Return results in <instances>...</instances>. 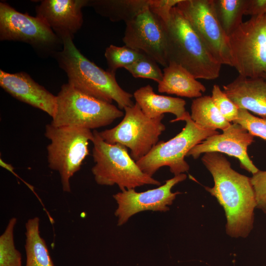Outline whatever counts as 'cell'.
Instances as JSON below:
<instances>
[{
	"instance_id": "obj_1",
	"label": "cell",
	"mask_w": 266,
	"mask_h": 266,
	"mask_svg": "<svg viewBox=\"0 0 266 266\" xmlns=\"http://www.w3.org/2000/svg\"><path fill=\"white\" fill-rule=\"evenodd\" d=\"M201 160L214 181L213 187H205V190L225 210L227 234L233 237H247L253 229L257 206L251 178L233 170L220 153H204Z\"/></svg>"
},
{
	"instance_id": "obj_2",
	"label": "cell",
	"mask_w": 266,
	"mask_h": 266,
	"mask_svg": "<svg viewBox=\"0 0 266 266\" xmlns=\"http://www.w3.org/2000/svg\"><path fill=\"white\" fill-rule=\"evenodd\" d=\"M63 47L56 54L59 66L66 74L68 83L89 96L111 103L115 101L120 109L132 106L133 95L117 83L115 74L97 66L76 48L73 39L62 40Z\"/></svg>"
},
{
	"instance_id": "obj_3",
	"label": "cell",
	"mask_w": 266,
	"mask_h": 266,
	"mask_svg": "<svg viewBox=\"0 0 266 266\" xmlns=\"http://www.w3.org/2000/svg\"><path fill=\"white\" fill-rule=\"evenodd\" d=\"M165 24L168 64L174 62L182 66L197 79L218 78L222 65L210 53L176 6L171 9Z\"/></svg>"
},
{
	"instance_id": "obj_4",
	"label": "cell",
	"mask_w": 266,
	"mask_h": 266,
	"mask_svg": "<svg viewBox=\"0 0 266 266\" xmlns=\"http://www.w3.org/2000/svg\"><path fill=\"white\" fill-rule=\"evenodd\" d=\"M92 168L96 183L100 185H117L122 191L145 185L160 186L161 183L144 173L129 154L127 147L105 142L96 130L93 132Z\"/></svg>"
},
{
	"instance_id": "obj_5",
	"label": "cell",
	"mask_w": 266,
	"mask_h": 266,
	"mask_svg": "<svg viewBox=\"0 0 266 266\" xmlns=\"http://www.w3.org/2000/svg\"><path fill=\"white\" fill-rule=\"evenodd\" d=\"M56 107L51 124L95 129L111 124L124 113L112 103L99 100L63 84L56 96Z\"/></svg>"
},
{
	"instance_id": "obj_6",
	"label": "cell",
	"mask_w": 266,
	"mask_h": 266,
	"mask_svg": "<svg viewBox=\"0 0 266 266\" xmlns=\"http://www.w3.org/2000/svg\"><path fill=\"white\" fill-rule=\"evenodd\" d=\"M45 136L50 140L47 147L48 166L59 172L63 190L70 192V178L89 154L88 145L94 139L93 132L83 128L57 127L50 123L45 126Z\"/></svg>"
},
{
	"instance_id": "obj_7",
	"label": "cell",
	"mask_w": 266,
	"mask_h": 266,
	"mask_svg": "<svg viewBox=\"0 0 266 266\" xmlns=\"http://www.w3.org/2000/svg\"><path fill=\"white\" fill-rule=\"evenodd\" d=\"M178 121L186 122L181 132L167 141L157 143L147 154L136 162L139 168L149 176L152 177L164 166H168L174 176L188 171L190 166L184 158L189 151L208 137L219 133L216 131L199 127L187 111L175 122Z\"/></svg>"
},
{
	"instance_id": "obj_8",
	"label": "cell",
	"mask_w": 266,
	"mask_h": 266,
	"mask_svg": "<svg viewBox=\"0 0 266 266\" xmlns=\"http://www.w3.org/2000/svg\"><path fill=\"white\" fill-rule=\"evenodd\" d=\"M124 109L125 115L121 122L99 134L108 143H119L129 148L131 157L136 162L158 143L160 135L166 129L162 123L164 115L149 118L136 102Z\"/></svg>"
},
{
	"instance_id": "obj_9",
	"label": "cell",
	"mask_w": 266,
	"mask_h": 266,
	"mask_svg": "<svg viewBox=\"0 0 266 266\" xmlns=\"http://www.w3.org/2000/svg\"><path fill=\"white\" fill-rule=\"evenodd\" d=\"M0 40L28 43L42 57H54L63 47V41L42 20L4 2H0Z\"/></svg>"
},
{
	"instance_id": "obj_10",
	"label": "cell",
	"mask_w": 266,
	"mask_h": 266,
	"mask_svg": "<svg viewBox=\"0 0 266 266\" xmlns=\"http://www.w3.org/2000/svg\"><path fill=\"white\" fill-rule=\"evenodd\" d=\"M233 66L239 75L261 77L266 72V15L253 16L229 36Z\"/></svg>"
},
{
	"instance_id": "obj_11",
	"label": "cell",
	"mask_w": 266,
	"mask_h": 266,
	"mask_svg": "<svg viewBox=\"0 0 266 266\" xmlns=\"http://www.w3.org/2000/svg\"><path fill=\"white\" fill-rule=\"evenodd\" d=\"M212 56L233 66L229 36L215 14L212 0H181L176 5Z\"/></svg>"
},
{
	"instance_id": "obj_12",
	"label": "cell",
	"mask_w": 266,
	"mask_h": 266,
	"mask_svg": "<svg viewBox=\"0 0 266 266\" xmlns=\"http://www.w3.org/2000/svg\"><path fill=\"white\" fill-rule=\"evenodd\" d=\"M125 23V45L143 52L158 64L167 66V33L163 20L148 6Z\"/></svg>"
},
{
	"instance_id": "obj_13",
	"label": "cell",
	"mask_w": 266,
	"mask_h": 266,
	"mask_svg": "<svg viewBox=\"0 0 266 266\" xmlns=\"http://www.w3.org/2000/svg\"><path fill=\"white\" fill-rule=\"evenodd\" d=\"M187 176L182 173L166 181L159 187L142 192L134 189L125 190L113 196L118 206L115 215L118 218V225L126 223L133 215L145 210L165 212L169 210L179 192L173 193L172 187L186 179Z\"/></svg>"
},
{
	"instance_id": "obj_14",
	"label": "cell",
	"mask_w": 266,
	"mask_h": 266,
	"mask_svg": "<svg viewBox=\"0 0 266 266\" xmlns=\"http://www.w3.org/2000/svg\"><path fill=\"white\" fill-rule=\"evenodd\" d=\"M254 141V136L240 125L233 123L221 134L210 136L193 147L187 156L198 158L201 154L208 152L225 153L236 158L242 168L252 174L259 170L247 153L248 147Z\"/></svg>"
},
{
	"instance_id": "obj_15",
	"label": "cell",
	"mask_w": 266,
	"mask_h": 266,
	"mask_svg": "<svg viewBox=\"0 0 266 266\" xmlns=\"http://www.w3.org/2000/svg\"><path fill=\"white\" fill-rule=\"evenodd\" d=\"M88 0H43L35 8L36 16L42 20L62 40L73 38L83 22L82 8Z\"/></svg>"
},
{
	"instance_id": "obj_16",
	"label": "cell",
	"mask_w": 266,
	"mask_h": 266,
	"mask_svg": "<svg viewBox=\"0 0 266 266\" xmlns=\"http://www.w3.org/2000/svg\"><path fill=\"white\" fill-rule=\"evenodd\" d=\"M0 86L13 97L53 117L56 96L36 82L27 73H10L0 69Z\"/></svg>"
},
{
	"instance_id": "obj_17",
	"label": "cell",
	"mask_w": 266,
	"mask_h": 266,
	"mask_svg": "<svg viewBox=\"0 0 266 266\" xmlns=\"http://www.w3.org/2000/svg\"><path fill=\"white\" fill-rule=\"evenodd\" d=\"M223 87L225 93L239 109L266 118V82L262 77L238 75Z\"/></svg>"
},
{
	"instance_id": "obj_18",
	"label": "cell",
	"mask_w": 266,
	"mask_h": 266,
	"mask_svg": "<svg viewBox=\"0 0 266 266\" xmlns=\"http://www.w3.org/2000/svg\"><path fill=\"white\" fill-rule=\"evenodd\" d=\"M133 96L142 111L149 118H156L165 113H170L176 117L170 121L174 122L181 118L186 112L184 100L156 94L150 85L136 90Z\"/></svg>"
},
{
	"instance_id": "obj_19",
	"label": "cell",
	"mask_w": 266,
	"mask_h": 266,
	"mask_svg": "<svg viewBox=\"0 0 266 266\" xmlns=\"http://www.w3.org/2000/svg\"><path fill=\"white\" fill-rule=\"evenodd\" d=\"M158 90L160 93L198 98L202 96L206 88L182 66L170 62L163 69V78L158 83Z\"/></svg>"
},
{
	"instance_id": "obj_20",
	"label": "cell",
	"mask_w": 266,
	"mask_h": 266,
	"mask_svg": "<svg viewBox=\"0 0 266 266\" xmlns=\"http://www.w3.org/2000/svg\"><path fill=\"white\" fill-rule=\"evenodd\" d=\"M87 6L112 22L126 23L147 7L149 0H88Z\"/></svg>"
},
{
	"instance_id": "obj_21",
	"label": "cell",
	"mask_w": 266,
	"mask_h": 266,
	"mask_svg": "<svg viewBox=\"0 0 266 266\" xmlns=\"http://www.w3.org/2000/svg\"><path fill=\"white\" fill-rule=\"evenodd\" d=\"M25 227V266H54L46 242L40 235L39 218L29 219Z\"/></svg>"
},
{
	"instance_id": "obj_22",
	"label": "cell",
	"mask_w": 266,
	"mask_h": 266,
	"mask_svg": "<svg viewBox=\"0 0 266 266\" xmlns=\"http://www.w3.org/2000/svg\"><path fill=\"white\" fill-rule=\"evenodd\" d=\"M191 110L192 120L202 129L223 131L231 124L220 112L210 96H201L194 100Z\"/></svg>"
},
{
	"instance_id": "obj_23",
	"label": "cell",
	"mask_w": 266,
	"mask_h": 266,
	"mask_svg": "<svg viewBox=\"0 0 266 266\" xmlns=\"http://www.w3.org/2000/svg\"><path fill=\"white\" fill-rule=\"evenodd\" d=\"M212 2L217 18L229 36L243 23L248 0H212Z\"/></svg>"
},
{
	"instance_id": "obj_24",
	"label": "cell",
	"mask_w": 266,
	"mask_h": 266,
	"mask_svg": "<svg viewBox=\"0 0 266 266\" xmlns=\"http://www.w3.org/2000/svg\"><path fill=\"white\" fill-rule=\"evenodd\" d=\"M144 54L143 52L125 45L121 47L110 45L106 48L104 53L108 66L106 70L115 74L118 68L131 65Z\"/></svg>"
},
{
	"instance_id": "obj_25",
	"label": "cell",
	"mask_w": 266,
	"mask_h": 266,
	"mask_svg": "<svg viewBox=\"0 0 266 266\" xmlns=\"http://www.w3.org/2000/svg\"><path fill=\"white\" fill-rule=\"evenodd\" d=\"M16 222V218H11L0 236V266H22L21 254L14 244V230Z\"/></svg>"
},
{
	"instance_id": "obj_26",
	"label": "cell",
	"mask_w": 266,
	"mask_h": 266,
	"mask_svg": "<svg viewBox=\"0 0 266 266\" xmlns=\"http://www.w3.org/2000/svg\"><path fill=\"white\" fill-rule=\"evenodd\" d=\"M152 58L144 53L138 60L125 67L134 78H147L158 83L163 78V72Z\"/></svg>"
},
{
	"instance_id": "obj_27",
	"label": "cell",
	"mask_w": 266,
	"mask_h": 266,
	"mask_svg": "<svg viewBox=\"0 0 266 266\" xmlns=\"http://www.w3.org/2000/svg\"><path fill=\"white\" fill-rule=\"evenodd\" d=\"M211 97L214 103L226 120L233 122L237 119L239 108L218 85L213 86Z\"/></svg>"
},
{
	"instance_id": "obj_28",
	"label": "cell",
	"mask_w": 266,
	"mask_h": 266,
	"mask_svg": "<svg viewBox=\"0 0 266 266\" xmlns=\"http://www.w3.org/2000/svg\"><path fill=\"white\" fill-rule=\"evenodd\" d=\"M233 123L240 125L253 136L266 140V118L258 117L247 110L239 109L238 118Z\"/></svg>"
},
{
	"instance_id": "obj_29",
	"label": "cell",
	"mask_w": 266,
	"mask_h": 266,
	"mask_svg": "<svg viewBox=\"0 0 266 266\" xmlns=\"http://www.w3.org/2000/svg\"><path fill=\"white\" fill-rule=\"evenodd\" d=\"M251 178L256 200V207L266 213V171L259 170Z\"/></svg>"
},
{
	"instance_id": "obj_30",
	"label": "cell",
	"mask_w": 266,
	"mask_h": 266,
	"mask_svg": "<svg viewBox=\"0 0 266 266\" xmlns=\"http://www.w3.org/2000/svg\"><path fill=\"white\" fill-rule=\"evenodd\" d=\"M181 0H149V7L166 23L169 18L171 9Z\"/></svg>"
},
{
	"instance_id": "obj_31",
	"label": "cell",
	"mask_w": 266,
	"mask_h": 266,
	"mask_svg": "<svg viewBox=\"0 0 266 266\" xmlns=\"http://www.w3.org/2000/svg\"><path fill=\"white\" fill-rule=\"evenodd\" d=\"M266 0H248L245 15L251 17L265 14Z\"/></svg>"
},
{
	"instance_id": "obj_32",
	"label": "cell",
	"mask_w": 266,
	"mask_h": 266,
	"mask_svg": "<svg viewBox=\"0 0 266 266\" xmlns=\"http://www.w3.org/2000/svg\"><path fill=\"white\" fill-rule=\"evenodd\" d=\"M261 77H262L265 80V81L266 82V72H265V73H264Z\"/></svg>"
},
{
	"instance_id": "obj_33",
	"label": "cell",
	"mask_w": 266,
	"mask_h": 266,
	"mask_svg": "<svg viewBox=\"0 0 266 266\" xmlns=\"http://www.w3.org/2000/svg\"></svg>"
}]
</instances>
